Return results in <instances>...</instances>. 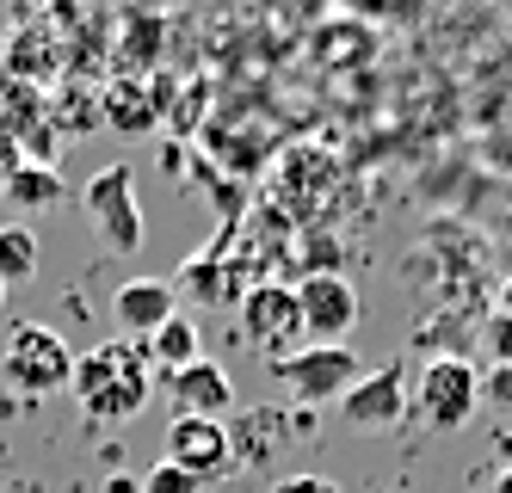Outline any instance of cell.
Masks as SVG:
<instances>
[{
  "label": "cell",
  "mask_w": 512,
  "mask_h": 493,
  "mask_svg": "<svg viewBox=\"0 0 512 493\" xmlns=\"http://www.w3.org/2000/svg\"><path fill=\"white\" fill-rule=\"evenodd\" d=\"M87 222L99 229V241L112 253H142V210H136V173L118 161L99 179H87Z\"/></svg>",
  "instance_id": "6"
},
{
  "label": "cell",
  "mask_w": 512,
  "mask_h": 493,
  "mask_svg": "<svg viewBox=\"0 0 512 493\" xmlns=\"http://www.w3.org/2000/svg\"><path fill=\"white\" fill-rule=\"evenodd\" d=\"M272 493H340L334 481H321V475H284Z\"/></svg>",
  "instance_id": "20"
},
{
  "label": "cell",
  "mask_w": 512,
  "mask_h": 493,
  "mask_svg": "<svg viewBox=\"0 0 512 493\" xmlns=\"http://www.w3.org/2000/svg\"><path fill=\"white\" fill-rule=\"evenodd\" d=\"M0 198L19 204V210H44V204L62 198V173H56L50 161H25V167L7 179V192H0Z\"/></svg>",
  "instance_id": "14"
},
{
  "label": "cell",
  "mask_w": 512,
  "mask_h": 493,
  "mask_svg": "<svg viewBox=\"0 0 512 493\" xmlns=\"http://www.w3.org/2000/svg\"><path fill=\"white\" fill-rule=\"evenodd\" d=\"M494 493H512V463H500V475H494Z\"/></svg>",
  "instance_id": "21"
},
{
  "label": "cell",
  "mask_w": 512,
  "mask_h": 493,
  "mask_svg": "<svg viewBox=\"0 0 512 493\" xmlns=\"http://www.w3.org/2000/svg\"><path fill=\"white\" fill-rule=\"evenodd\" d=\"M167 389H173V407H179V413H192V420H223V413L235 407L229 370H216L210 358H198V364H186V370H173V376H167Z\"/></svg>",
  "instance_id": "11"
},
{
  "label": "cell",
  "mask_w": 512,
  "mask_h": 493,
  "mask_svg": "<svg viewBox=\"0 0 512 493\" xmlns=\"http://www.w3.org/2000/svg\"><path fill=\"white\" fill-rule=\"evenodd\" d=\"M0 376L25 401H44V395H62L75 383V352L62 346V333H50L38 321H19L7 333V346H0Z\"/></svg>",
  "instance_id": "2"
},
{
  "label": "cell",
  "mask_w": 512,
  "mask_h": 493,
  "mask_svg": "<svg viewBox=\"0 0 512 493\" xmlns=\"http://www.w3.org/2000/svg\"><path fill=\"white\" fill-rule=\"evenodd\" d=\"M235 327L253 352H260L266 364L290 358V352H303L309 346V333H303V309H297V290H284V284H253L241 296V309H235Z\"/></svg>",
  "instance_id": "4"
},
{
  "label": "cell",
  "mask_w": 512,
  "mask_h": 493,
  "mask_svg": "<svg viewBox=\"0 0 512 493\" xmlns=\"http://www.w3.org/2000/svg\"><path fill=\"white\" fill-rule=\"evenodd\" d=\"M25 167V148H19V136H7L0 130V192H7V179Z\"/></svg>",
  "instance_id": "19"
},
{
  "label": "cell",
  "mask_w": 512,
  "mask_h": 493,
  "mask_svg": "<svg viewBox=\"0 0 512 493\" xmlns=\"http://www.w3.org/2000/svg\"><path fill=\"white\" fill-rule=\"evenodd\" d=\"M167 463L186 469L192 481H216L229 475V426L223 420H192V413H173L167 426Z\"/></svg>",
  "instance_id": "9"
},
{
  "label": "cell",
  "mask_w": 512,
  "mask_h": 493,
  "mask_svg": "<svg viewBox=\"0 0 512 493\" xmlns=\"http://www.w3.org/2000/svg\"><path fill=\"white\" fill-rule=\"evenodd\" d=\"M105 493H136V481H124V475H118V481H112V487H105Z\"/></svg>",
  "instance_id": "22"
},
{
  "label": "cell",
  "mask_w": 512,
  "mask_h": 493,
  "mask_svg": "<svg viewBox=\"0 0 512 493\" xmlns=\"http://www.w3.org/2000/svg\"><path fill=\"white\" fill-rule=\"evenodd\" d=\"M290 438V413L278 407H235V432H229V463L241 469H260L272 463V450Z\"/></svg>",
  "instance_id": "12"
},
{
  "label": "cell",
  "mask_w": 512,
  "mask_h": 493,
  "mask_svg": "<svg viewBox=\"0 0 512 493\" xmlns=\"http://www.w3.org/2000/svg\"><path fill=\"white\" fill-rule=\"evenodd\" d=\"M482 401H494L500 413H512V358H506V364H494V370L482 376Z\"/></svg>",
  "instance_id": "18"
},
{
  "label": "cell",
  "mask_w": 512,
  "mask_h": 493,
  "mask_svg": "<svg viewBox=\"0 0 512 493\" xmlns=\"http://www.w3.org/2000/svg\"><path fill=\"white\" fill-rule=\"evenodd\" d=\"M358 358H352V346H303V352H290V358H278L272 364V383L284 389V401L290 407H340V395L358 383Z\"/></svg>",
  "instance_id": "3"
},
{
  "label": "cell",
  "mask_w": 512,
  "mask_h": 493,
  "mask_svg": "<svg viewBox=\"0 0 512 493\" xmlns=\"http://www.w3.org/2000/svg\"><path fill=\"white\" fill-rule=\"evenodd\" d=\"M179 284L198 290V302H210V309H229V302H235V278H223L216 265H186Z\"/></svg>",
  "instance_id": "16"
},
{
  "label": "cell",
  "mask_w": 512,
  "mask_h": 493,
  "mask_svg": "<svg viewBox=\"0 0 512 493\" xmlns=\"http://www.w3.org/2000/svg\"><path fill=\"white\" fill-rule=\"evenodd\" d=\"M198 487H204V481H192L186 469H173L167 457H161L149 475H142V493H198Z\"/></svg>",
  "instance_id": "17"
},
{
  "label": "cell",
  "mask_w": 512,
  "mask_h": 493,
  "mask_svg": "<svg viewBox=\"0 0 512 493\" xmlns=\"http://www.w3.org/2000/svg\"><path fill=\"white\" fill-rule=\"evenodd\" d=\"M179 309H173V284L167 278H130V284H118V296H112V321H118V339H149L161 321H173Z\"/></svg>",
  "instance_id": "10"
},
{
  "label": "cell",
  "mask_w": 512,
  "mask_h": 493,
  "mask_svg": "<svg viewBox=\"0 0 512 493\" xmlns=\"http://www.w3.org/2000/svg\"><path fill=\"white\" fill-rule=\"evenodd\" d=\"M297 309H303L309 346H346V333L358 327V290L340 272H315L297 284Z\"/></svg>",
  "instance_id": "8"
},
{
  "label": "cell",
  "mask_w": 512,
  "mask_h": 493,
  "mask_svg": "<svg viewBox=\"0 0 512 493\" xmlns=\"http://www.w3.org/2000/svg\"><path fill=\"white\" fill-rule=\"evenodd\" d=\"M414 407L432 432H463L482 407V370L469 358H426L420 383H414Z\"/></svg>",
  "instance_id": "5"
},
{
  "label": "cell",
  "mask_w": 512,
  "mask_h": 493,
  "mask_svg": "<svg viewBox=\"0 0 512 493\" xmlns=\"http://www.w3.org/2000/svg\"><path fill=\"white\" fill-rule=\"evenodd\" d=\"M25 278H38V235L19 229V222H7L0 229V284H25Z\"/></svg>",
  "instance_id": "15"
},
{
  "label": "cell",
  "mask_w": 512,
  "mask_h": 493,
  "mask_svg": "<svg viewBox=\"0 0 512 493\" xmlns=\"http://www.w3.org/2000/svg\"><path fill=\"white\" fill-rule=\"evenodd\" d=\"M0 302H7V284H0Z\"/></svg>",
  "instance_id": "23"
},
{
  "label": "cell",
  "mask_w": 512,
  "mask_h": 493,
  "mask_svg": "<svg viewBox=\"0 0 512 493\" xmlns=\"http://www.w3.org/2000/svg\"><path fill=\"white\" fill-rule=\"evenodd\" d=\"M142 358H149L161 376H173V370L198 364V321H192V315H173V321H161L149 339H142Z\"/></svg>",
  "instance_id": "13"
},
{
  "label": "cell",
  "mask_w": 512,
  "mask_h": 493,
  "mask_svg": "<svg viewBox=\"0 0 512 493\" xmlns=\"http://www.w3.org/2000/svg\"><path fill=\"white\" fill-rule=\"evenodd\" d=\"M401 413H408V364L401 358H389L383 370H364L340 395V420L352 432H383V426L401 420Z\"/></svg>",
  "instance_id": "7"
},
{
  "label": "cell",
  "mask_w": 512,
  "mask_h": 493,
  "mask_svg": "<svg viewBox=\"0 0 512 493\" xmlns=\"http://www.w3.org/2000/svg\"><path fill=\"white\" fill-rule=\"evenodd\" d=\"M75 401L93 426H130L142 407L155 401V364L142 358L136 339H105L87 358H75Z\"/></svg>",
  "instance_id": "1"
}]
</instances>
